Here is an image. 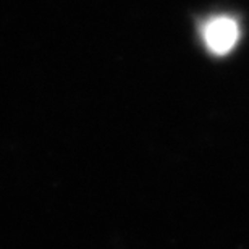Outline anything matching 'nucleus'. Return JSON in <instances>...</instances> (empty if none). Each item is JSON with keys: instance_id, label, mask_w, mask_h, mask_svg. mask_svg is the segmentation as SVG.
Here are the masks:
<instances>
[{"instance_id": "f257e3e1", "label": "nucleus", "mask_w": 249, "mask_h": 249, "mask_svg": "<svg viewBox=\"0 0 249 249\" xmlns=\"http://www.w3.org/2000/svg\"><path fill=\"white\" fill-rule=\"evenodd\" d=\"M202 37L207 49L213 53L223 55L230 52L240 37L238 23L230 17H215L204 24Z\"/></svg>"}]
</instances>
